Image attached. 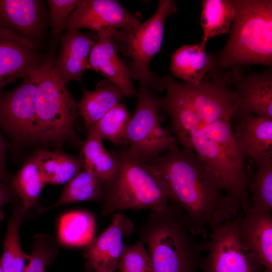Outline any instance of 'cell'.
Returning <instances> with one entry per match:
<instances>
[{
	"label": "cell",
	"mask_w": 272,
	"mask_h": 272,
	"mask_svg": "<svg viewBox=\"0 0 272 272\" xmlns=\"http://www.w3.org/2000/svg\"><path fill=\"white\" fill-rule=\"evenodd\" d=\"M121 89L104 79L98 83L95 89L83 88V96L78 103V112L88 129L95 125L107 112L123 99Z\"/></svg>",
	"instance_id": "obj_22"
},
{
	"label": "cell",
	"mask_w": 272,
	"mask_h": 272,
	"mask_svg": "<svg viewBox=\"0 0 272 272\" xmlns=\"http://www.w3.org/2000/svg\"><path fill=\"white\" fill-rule=\"evenodd\" d=\"M95 221L93 216L84 211H76L64 214L58 228L60 242L66 246H82L94 238Z\"/></svg>",
	"instance_id": "obj_29"
},
{
	"label": "cell",
	"mask_w": 272,
	"mask_h": 272,
	"mask_svg": "<svg viewBox=\"0 0 272 272\" xmlns=\"http://www.w3.org/2000/svg\"><path fill=\"white\" fill-rule=\"evenodd\" d=\"M117 269L119 272H154L145 244L140 241L125 245Z\"/></svg>",
	"instance_id": "obj_33"
},
{
	"label": "cell",
	"mask_w": 272,
	"mask_h": 272,
	"mask_svg": "<svg viewBox=\"0 0 272 272\" xmlns=\"http://www.w3.org/2000/svg\"><path fill=\"white\" fill-rule=\"evenodd\" d=\"M239 216L211 228L209 240L204 242L208 252L203 264L205 272H264L266 269L242 243L238 232Z\"/></svg>",
	"instance_id": "obj_10"
},
{
	"label": "cell",
	"mask_w": 272,
	"mask_h": 272,
	"mask_svg": "<svg viewBox=\"0 0 272 272\" xmlns=\"http://www.w3.org/2000/svg\"><path fill=\"white\" fill-rule=\"evenodd\" d=\"M116 29L106 28L96 32V39L90 51L91 69L103 76L122 90L124 97L133 98L136 91L128 66L118 54L115 41Z\"/></svg>",
	"instance_id": "obj_16"
},
{
	"label": "cell",
	"mask_w": 272,
	"mask_h": 272,
	"mask_svg": "<svg viewBox=\"0 0 272 272\" xmlns=\"http://www.w3.org/2000/svg\"><path fill=\"white\" fill-rule=\"evenodd\" d=\"M264 272H270L269 271H268V270L267 269H265V271Z\"/></svg>",
	"instance_id": "obj_39"
},
{
	"label": "cell",
	"mask_w": 272,
	"mask_h": 272,
	"mask_svg": "<svg viewBox=\"0 0 272 272\" xmlns=\"http://www.w3.org/2000/svg\"><path fill=\"white\" fill-rule=\"evenodd\" d=\"M227 82L234 88L232 115L249 112L272 118V73L270 67L261 73H245L240 68L229 70Z\"/></svg>",
	"instance_id": "obj_12"
},
{
	"label": "cell",
	"mask_w": 272,
	"mask_h": 272,
	"mask_svg": "<svg viewBox=\"0 0 272 272\" xmlns=\"http://www.w3.org/2000/svg\"><path fill=\"white\" fill-rule=\"evenodd\" d=\"M141 14H132L117 1L82 0L70 15L67 29L97 32L106 28L128 31L141 23Z\"/></svg>",
	"instance_id": "obj_14"
},
{
	"label": "cell",
	"mask_w": 272,
	"mask_h": 272,
	"mask_svg": "<svg viewBox=\"0 0 272 272\" xmlns=\"http://www.w3.org/2000/svg\"><path fill=\"white\" fill-rule=\"evenodd\" d=\"M42 2L0 0V25L33 40L42 31Z\"/></svg>",
	"instance_id": "obj_21"
},
{
	"label": "cell",
	"mask_w": 272,
	"mask_h": 272,
	"mask_svg": "<svg viewBox=\"0 0 272 272\" xmlns=\"http://www.w3.org/2000/svg\"><path fill=\"white\" fill-rule=\"evenodd\" d=\"M7 148V142L0 132V180L10 185L12 178L7 169L6 164Z\"/></svg>",
	"instance_id": "obj_35"
},
{
	"label": "cell",
	"mask_w": 272,
	"mask_h": 272,
	"mask_svg": "<svg viewBox=\"0 0 272 272\" xmlns=\"http://www.w3.org/2000/svg\"><path fill=\"white\" fill-rule=\"evenodd\" d=\"M125 145L113 152L118 168L113 179L104 184L101 215L129 209H147L153 212L164 210L170 201L167 194L151 172L148 162Z\"/></svg>",
	"instance_id": "obj_6"
},
{
	"label": "cell",
	"mask_w": 272,
	"mask_h": 272,
	"mask_svg": "<svg viewBox=\"0 0 272 272\" xmlns=\"http://www.w3.org/2000/svg\"><path fill=\"white\" fill-rule=\"evenodd\" d=\"M235 17L223 48L215 53L219 67L272 65V1L232 0Z\"/></svg>",
	"instance_id": "obj_5"
},
{
	"label": "cell",
	"mask_w": 272,
	"mask_h": 272,
	"mask_svg": "<svg viewBox=\"0 0 272 272\" xmlns=\"http://www.w3.org/2000/svg\"><path fill=\"white\" fill-rule=\"evenodd\" d=\"M34 154L46 183H66L78 174L82 168L79 158L60 151H49L41 149Z\"/></svg>",
	"instance_id": "obj_24"
},
{
	"label": "cell",
	"mask_w": 272,
	"mask_h": 272,
	"mask_svg": "<svg viewBox=\"0 0 272 272\" xmlns=\"http://www.w3.org/2000/svg\"><path fill=\"white\" fill-rule=\"evenodd\" d=\"M58 252L54 239L48 235L38 234L34 237L29 263L23 272H45Z\"/></svg>",
	"instance_id": "obj_32"
},
{
	"label": "cell",
	"mask_w": 272,
	"mask_h": 272,
	"mask_svg": "<svg viewBox=\"0 0 272 272\" xmlns=\"http://www.w3.org/2000/svg\"><path fill=\"white\" fill-rule=\"evenodd\" d=\"M82 0H48L50 11L51 35L54 38L61 36L66 28L68 19Z\"/></svg>",
	"instance_id": "obj_34"
},
{
	"label": "cell",
	"mask_w": 272,
	"mask_h": 272,
	"mask_svg": "<svg viewBox=\"0 0 272 272\" xmlns=\"http://www.w3.org/2000/svg\"><path fill=\"white\" fill-rule=\"evenodd\" d=\"M45 183L33 154L12 178L10 185L27 212L36 205Z\"/></svg>",
	"instance_id": "obj_28"
},
{
	"label": "cell",
	"mask_w": 272,
	"mask_h": 272,
	"mask_svg": "<svg viewBox=\"0 0 272 272\" xmlns=\"http://www.w3.org/2000/svg\"><path fill=\"white\" fill-rule=\"evenodd\" d=\"M16 196L11 185L0 180V208L14 202Z\"/></svg>",
	"instance_id": "obj_36"
},
{
	"label": "cell",
	"mask_w": 272,
	"mask_h": 272,
	"mask_svg": "<svg viewBox=\"0 0 272 272\" xmlns=\"http://www.w3.org/2000/svg\"><path fill=\"white\" fill-rule=\"evenodd\" d=\"M88 134L80 146L79 159L83 170L99 178L105 184L115 176L118 168V159L113 152H108L103 140L94 126L88 129Z\"/></svg>",
	"instance_id": "obj_23"
},
{
	"label": "cell",
	"mask_w": 272,
	"mask_h": 272,
	"mask_svg": "<svg viewBox=\"0 0 272 272\" xmlns=\"http://www.w3.org/2000/svg\"><path fill=\"white\" fill-rule=\"evenodd\" d=\"M201 3L200 42L206 45L209 39L229 33L235 11L232 0H202Z\"/></svg>",
	"instance_id": "obj_26"
},
{
	"label": "cell",
	"mask_w": 272,
	"mask_h": 272,
	"mask_svg": "<svg viewBox=\"0 0 272 272\" xmlns=\"http://www.w3.org/2000/svg\"><path fill=\"white\" fill-rule=\"evenodd\" d=\"M231 117L200 123L190 135L188 149L203 160L225 194L246 212L250 208V180L234 140Z\"/></svg>",
	"instance_id": "obj_4"
},
{
	"label": "cell",
	"mask_w": 272,
	"mask_h": 272,
	"mask_svg": "<svg viewBox=\"0 0 272 272\" xmlns=\"http://www.w3.org/2000/svg\"><path fill=\"white\" fill-rule=\"evenodd\" d=\"M27 213L21 201L13 205V213L3 241V251L0 258L4 272H23L26 266L25 261L29 260V255L21 247L19 236L20 226Z\"/></svg>",
	"instance_id": "obj_25"
},
{
	"label": "cell",
	"mask_w": 272,
	"mask_h": 272,
	"mask_svg": "<svg viewBox=\"0 0 272 272\" xmlns=\"http://www.w3.org/2000/svg\"><path fill=\"white\" fill-rule=\"evenodd\" d=\"M4 218V214L2 210V208H0V222L3 220Z\"/></svg>",
	"instance_id": "obj_37"
},
{
	"label": "cell",
	"mask_w": 272,
	"mask_h": 272,
	"mask_svg": "<svg viewBox=\"0 0 272 272\" xmlns=\"http://www.w3.org/2000/svg\"><path fill=\"white\" fill-rule=\"evenodd\" d=\"M134 230V224L127 216L121 213L114 214L109 227L85 246L87 269L115 272L124 248V239Z\"/></svg>",
	"instance_id": "obj_13"
},
{
	"label": "cell",
	"mask_w": 272,
	"mask_h": 272,
	"mask_svg": "<svg viewBox=\"0 0 272 272\" xmlns=\"http://www.w3.org/2000/svg\"><path fill=\"white\" fill-rule=\"evenodd\" d=\"M237 119L232 128L234 140L243 159L255 164L272 156V118L259 117L251 113L232 115Z\"/></svg>",
	"instance_id": "obj_17"
},
{
	"label": "cell",
	"mask_w": 272,
	"mask_h": 272,
	"mask_svg": "<svg viewBox=\"0 0 272 272\" xmlns=\"http://www.w3.org/2000/svg\"><path fill=\"white\" fill-rule=\"evenodd\" d=\"M139 234L148 246L154 272H198L204 242L197 240L176 203L170 201L164 210L151 212Z\"/></svg>",
	"instance_id": "obj_3"
},
{
	"label": "cell",
	"mask_w": 272,
	"mask_h": 272,
	"mask_svg": "<svg viewBox=\"0 0 272 272\" xmlns=\"http://www.w3.org/2000/svg\"><path fill=\"white\" fill-rule=\"evenodd\" d=\"M37 85L29 74L15 89L0 92V126L17 140H38Z\"/></svg>",
	"instance_id": "obj_11"
},
{
	"label": "cell",
	"mask_w": 272,
	"mask_h": 272,
	"mask_svg": "<svg viewBox=\"0 0 272 272\" xmlns=\"http://www.w3.org/2000/svg\"><path fill=\"white\" fill-rule=\"evenodd\" d=\"M29 74L37 85L36 109L38 140L61 147L66 142L80 146L74 124L78 103L54 67L52 58L43 59Z\"/></svg>",
	"instance_id": "obj_7"
},
{
	"label": "cell",
	"mask_w": 272,
	"mask_h": 272,
	"mask_svg": "<svg viewBox=\"0 0 272 272\" xmlns=\"http://www.w3.org/2000/svg\"><path fill=\"white\" fill-rule=\"evenodd\" d=\"M228 74L218 67L196 85L180 83L170 75L162 78L166 95L161 107L170 116L171 131L182 148H188L189 136L199 123L232 116L234 97Z\"/></svg>",
	"instance_id": "obj_2"
},
{
	"label": "cell",
	"mask_w": 272,
	"mask_h": 272,
	"mask_svg": "<svg viewBox=\"0 0 272 272\" xmlns=\"http://www.w3.org/2000/svg\"><path fill=\"white\" fill-rule=\"evenodd\" d=\"M104 197L103 182L92 173L83 170L66 183L57 201L44 210L70 203L104 199Z\"/></svg>",
	"instance_id": "obj_27"
},
{
	"label": "cell",
	"mask_w": 272,
	"mask_h": 272,
	"mask_svg": "<svg viewBox=\"0 0 272 272\" xmlns=\"http://www.w3.org/2000/svg\"><path fill=\"white\" fill-rule=\"evenodd\" d=\"M256 169L249 182L250 209L272 212V156H266L255 163Z\"/></svg>",
	"instance_id": "obj_30"
},
{
	"label": "cell",
	"mask_w": 272,
	"mask_h": 272,
	"mask_svg": "<svg viewBox=\"0 0 272 272\" xmlns=\"http://www.w3.org/2000/svg\"><path fill=\"white\" fill-rule=\"evenodd\" d=\"M219 66L215 53H208L201 42L184 45L171 55L169 70L184 83L196 85L211 76Z\"/></svg>",
	"instance_id": "obj_20"
},
{
	"label": "cell",
	"mask_w": 272,
	"mask_h": 272,
	"mask_svg": "<svg viewBox=\"0 0 272 272\" xmlns=\"http://www.w3.org/2000/svg\"><path fill=\"white\" fill-rule=\"evenodd\" d=\"M42 59L33 40L0 25V92L8 84L27 76Z\"/></svg>",
	"instance_id": "obj_15"
},
{
	"label": "cell",
	"mask_w": 272,
	"mask_h": 272,
	"mask_svg": "<svg viewBox=\"0 0 272 272\" xmlns=\"http://www.w3.org/2000/svg\"><path fill=\"white\" fill-rule=\"evenodd\" d=\"M170 201L183 211L193 234L239 215L213 172L192 150L178 147L148 162Z\"/></svg>",
	"instance_id": "obj_1"
},
{
	"label": "cell",
	"mask_w": 272,
	"mask_h": 272,
	"mask_svg": "<svg viewBox=\"0 0 272 272\" xmlns=\"http://www.w3.org/2000/svg\"><path fill=\"white\" fill-rule=\"evenodd\" d=\"M134 112L128 123L124 143L129 149L150 162L177 146L169 129L160 123L158 112L161 98L140 84Z\"/></svg>",
	"instance_id": "obj_9"
},
{
	"label": "cell",
	"mask_w": 272,
	"mask_h": 272,
	"mask_svg": "<svg viewBox=\"0 0 272 272\" xmlns=\"http://www.w3.org/2000/svg\"><path fill=\"white\" fill-rule=\"evenodd\" d=\"M130 117L125 102H120L93 126L103 140L109 141L118 146L125 144L126 130Z\"/></svg>",
	"instance_id": "obj_31"
},
{
	"label": "cell",
	"mask_w": 272,
	"mask_h": 272,
	"mask_svg": "<svg viewBox=\"0 0 272 272\" xmlns=\"http://www.w3.org/2000/svg\"><path fill=\"white\" fill-rule=\"evenodd\" d=\"M240 239L246 249L272 272V214L250 209L240 215Z\"/></svg>",
	"instance_id": "obj_19"
},
{
	"label": "cell",
	"mask_w": 272,
	"mask_h": 272,
	"mask_svg": "<svg viewBox=\"0 0 272 272\" xmlns=\"http://www.w3.org/2000/svg\"><path fill=\"white\" fill-rule=\"evenodd\" d=\"M177 11L173 0H160L155 13L147 20L126 31L124 57L130 59L128 68L132 79L154 93L164 91L162 78L151 72L150 63L160 50L167 18Z\"/></svg>",
	"instance_id": "obj_8"
},
{
	"label": "cell",
	"mask_w": 272,
	"mask_h": 272,
	"mask_svg": "<svg viewBox=\"0 0 272 272\" xmlns=\"http://www.w3.org/2000/svg\"><path fill=\"white\" fill-rule=\"evenodd\" d=\"M0 272H4V270H3V267H2V266L1 260H0Z\"/></svg>",
	"instance_id": "obj_38"
},
{
	"label": "cell",
	"mask_w": 272,
	"mask_h": 272,
	"mask_svg": "<svg viewBox=\"0 0 272 272\" xmlns=\"http://www.w3.org/2000/svg\"><path fill=\"white\" fill-rule=\"evenodd\" d=\"M95 41L91 32L82 33L78 29H67L61 36V47L54 67L64 84L71 80L81 83L84 72L91 69L89 57Z\"/></svg>",
	"instance_id": "obj_18"
}]
</instances>
